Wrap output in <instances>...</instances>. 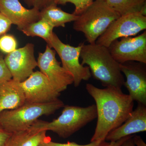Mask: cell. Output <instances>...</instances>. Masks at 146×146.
Wrapping results in <instances>:
<instances>
[{
	"instance_id": "cell-25",
	"label": "cell",
	"mask_w": 146,
	"mask_h": 146,
	"mask_svg": "<svg viewBox=\"0 0 146 146\" xmlns=\"http://www.w3.org/2000/svg\"><path fill=\"white\" fill-rule=\"evenodd\" d=\"M11 133L0 128V146H5Z\"/></svg>"
},
{
	"instance_id": "cell-15",
	"label": "cell",
	"mask_w": 146,
	"mask_h": 146,
	"mask_svg": "<svg viewBox=\"0 0 146 146\" xmlns=\"http://www.w3.org/2000/svg\"><path fill=\"white\" fill-rule=\"evenodd\" d=\"M25 103L20 82L11 79L0 83V113L4 110L16 109Z\"/></svg>"
},
{
	"instance_id": "cell-16",
	"label": "cell",
	"mask_w": 146,
	"mask_h": 146,
	"mask_svg": "<svg viewBox=\"0 0 146 146\" xmlns=\"http://www.w3.org/2000/svg\"><path fill=\"white\" fill-rule=\"evenodd\" d=\"M46 131L31 127L11 133L5 146H38L42 143L51 141Z\"/></svg>"
},
{
	"instance_id": "cell-12",
	"label": "cell",
	"mask_w": 146,
	"mask_h": 146,
	"mask_svg": "<svg viewBox=\"0 0 146 146\" xmlns=\"http://www.w3.org/2000/svg\"><path fill=\"white\" fill-rule=\"evenodd\" d=\"M121 72L126 80L123 86L133 101L146 105V64L128 61L119 64Z\"/></svg>"
},
{
	"instance_id": "cell-9",
	"label": "cell",
	"mask_w": 146,
	"mask_h": 146,
	"mask_svg": "<svg viewBox=\"0 0 146 146\" xmlns=\"http://www.w3.org/2000/svg\"><path fill=\"white\" fill-rule=\"evenodd\" d=\"M117 39L108 47L113 58L121 64L136 61L146 64V31L134 37Z\"/></svg>"
},
{
	"instance_id": "cell-29",
	"label": "cell",
	"mask_w": 146,
	"mask_h": 146,
	"mask_svg": "<svg viewBox=\"0 0 146 146\" xmlns=\"http://www.w3.org/2000/svg\"><path fill=\"white\" fill-rule=\"evenodd\" d=\"M57 0H42L40 10L53 3H55Z\"/></svg>"
},
{
	"instance_id": "cell-4",
	"label": "cell",
	"mask_w": 146,
	"mask_h": 146,
	"mask_svg": "<svg viewBox=\"0 0 146 146\" xmlns=\"http://www.w3.org/2000/svg\"><path fill=\"white\" fill-rule=\"evenodd\" d=\"M64 106L58 99L44 104L25 103L13 110H5L0 113V128L10 133L28 129L43 115L54 114Z\"/></svg>"
},
{
	"instance_id": "cell-2",
	"label": "cell",
	"mask_w": 146,
	"mask_h": 146,
	"mask_svg": "<svg viewBox=\"0 0 146 146\" xmlns=\"http://www.w3.org/2000/svg\"><path fill=\"white\" fill-rule=\"evenodd\" d=\"M81 64L89 67L91 76L104 87L121 89L125 78L119 63L113 58L108 48L96 43H83L80 52Z\"/></svg>"
},
{
	"instance_id": "cell-13",
	"label": "cell",
	"mask_w": 146,
	"mask_h": 146,
	"mask_svg": "<svg viewBox=\"0 0 146 146\" xmlns=\"http://www.w3.org/2000/svg\"><path fill=\"white\" fill-rule=\"evenodd\" d=\"M0 13L5 16L12 25L21 31L32 23L40 19V10L36 8L28 9L19 0H0Z\"/></svg>"
},
{
	"instance_id": "cell-26",
	"label": "cell",
	"mask_w": 146,
	"mask_h": 146,
	"mask_svg": "<svg viewBox=\"0 0 146 146\" xmlns=\"http://www.w3.org/2000/svg\"><path fill=\"white\" fill-rule=\"evenodd\" d=\"M25 3L29 6L32 7L33 8L38 9L39 10L41 7L42 0H23Z\"/></svg>"
},
{
	"instance_id": "cell-27",
	"label": "cell",
	"mask_w": 146,
	"mask_h": 146,
	"mask_svg": "<svg viewBox=\"0 0 146 146\" xmlns=\"http://www.w3.org/2000/svg\"><path fill=\"white\" fill-rule=\"evenodd\" d=\"M133 143L135 146H146V144L143 138L140 136H133Z\"/></svg>"
},
{
	"instance_id": "cell-6",
	"label": "cell",
	"mask_w": 146,
	"mask_h": 146,
	"mask_svg": "<svg viewBox=\"0 0 146 146\" xmlns=\"http://www.w3.org/2000/svg\"><path fill=\"white\" fill-rule=\"evenodd\" d=\"M46 43L59 56L62 67L72 76L75 87L79 86L82 81L90 79L92 76L89 67L80 62L83 43L76 47L64 44L54 32Z\"/></svg>"
},
{
	"instance_id": "cell-20",
	"label": "cell",
	"mask_w": 146,
	"mask_h": 146,
	"mask_svg": "<svg viewBox=\"0 0 146 146\" xmlns=\"http://www.w3.org/2000/svg\"><path fill=\"white\" fill-rule=\"evenodd\" d=\"M94 0H57L56 5L66 4L68 3L73 4L75 6L73 14L79 16L87 9L94 2Z\"/></svg>"
},
{
	"instance_id": "cell-30",
	"label": "cell",
	"mask_w": 146,
	"mask_h": 146,
	"mask_svg": "<svg viewBox=\"0 0 146 146\" xmlns=\"http://www.w3.org/2000/svg\"><path fill=\"white\" fill-rule=\"evenodd\" d=\"M133 136H131L130 138L126 140L125 142L120 146H135L133 143Z\"/></svg>"
},
{
	"instance_id": "cell-3",
	"label": "cell",
	"mask_w": 146,
	"mask_h": 146,
	"mask_svg": "<svg viewBox=\"0 0 146 146\" xmlns=\"http://www.w3.org/2000/svg\"><path fill=\"white\" fill-rule=\"evenodd\" d=\"M61 115L52 121L37 120L30 127L39 130L51 131L59 137L67 138L97 117L96 107L64 106Z\"/></svg>"
},
{
	"instance_id": "cell-23",
	"label": "cell",
	"mask_w": 146,
	"mask_h": 146,
	"mask_svg": "<svg viewBox=\"0 0 146 146\" xmlns=\"http://www.w3.org/2000/svg\"><path fill=\"white\" fill-rule=\"evenodd\" d=\"M11 79L12 76L6 65L3 56L0 54V83Z\"/></svg>"
},
{
	"instance_id": "cell-18",
	"label": "cell",
	"mask_w": 146,
	"mask_h": 146,
	"mask_svg": "<svg viewBox=\"0 0 146 146\" xmlns=\"http://www.w3.org/2000/svg\"><path fill=\"white\" fill-rule=\"evenodd\" d=\"M110 7L120 16L140 12L146 0H106Z\"/></svg>"
},
{
	"instance_id": "cell-31",
	"label": "cell",
	"mask_w": 146,
	"mask_h": 146,
	"mask_svg": "<svg viewBox=\"0 0 146 146\" xmlns=\"http://www.w3.org/2000/svg\"><path fill=\"white\" fill-rule=\"evenodd\" d=\"M139 12L143 16H146V3L143 6Z\"/></svg>"
},
{
	"instance_id": "cell-10",
	"label": "cell",
	"mask_w": 146,
	"mask_h": 146,
	"mask_svg": "<svg viewBox=\"0 0 146 146\" xmlns=\"http://www.w3.org/2000/svg\"><path fill=\"white\" fill-rule=\"evenodd\" d=\"M34 49L33 44L28 43L25 46L7 54L5 57V62L13 80L22 82L34 72L37 66Z\"/></svg>"
},
{
	"instance_id": "cell-22",
	"label": "cell",
	"mask_w": 146,
	"mask_h": 146,
	"mask_svg": "<svg viewBox=\"0 0 146 146\" xmlns=\"http://www.w3.org/2000/svg\"><path fill=\"white\" fill-rule=\"evenodd\" d=\"M109 143L106 141H95L91 142L87 145H80L74 142H68L66 143H60L52 142L51 140L47 143H44V144L46 146H107L109 145Z\"/></svg>"
},
{
	"instance_id": "cell-21",
	"label": "cell",
	"mask_w": 146,
	"mask_h": 146,
	"mask_svg": "<svg viewBox=\"0 0 146 146\" xmlns=\"http://www.w3.org/2000/svg\"><path fill=\"white\" fill-rule=\"evenodd\" d=\"M17 42L16 38L10 35H3L0 38V50L9 54L16 49Z\"/></svg>"
},
{
	"instance_id": "cell-24",
	"label": "cell",
	"mask_w": 146,
	"mask_h": 146,
	"mask_svg": "<svg viewBox=\"0 0 146 146\" xmlns=\"http://www.w3.org/2000/svg\"><path fill=\"white\" fill-rule=\"evenodd\" d=\"M11 23L5 16L0 13V36L8 31L11 27Z\"/></svg>"
},
{
	"instance_id": "cell-14",
	"label": "cell",
	"mask_w": 146,
	"mask_h": 146,
	"mask_svg": "<svg viewBox=\"0 0 146 146\" xmlns=\"http://www.w3.org/2000/svg\"><path fill=\"white\" fill-rule=\"evenodd\" d=\"M138 103L125 122L108 134L105 141L115 142L126 136L146 131V106Z\"/></svg>"
},
{
	"instance_id": "cell-19",
	"label": "cell",
	"mask_w": 146,
	"mask_h": 146,
	"mask_svg": "<svg viewBox=\"0 0 146 146\" xmlns=\"http://www.w3.org/2000/svg\"><path fill=\"white\" fill-rule=\"evenodd\" d=\"M54 28L46 21L39 19L27 26L21 31L27 36H39L47 42L53 33Z\"/></svg>"
},
{
	"instance_id": "cell-1",
	"label": "cell",
	"mask_w": 146,
	"mask_h": 146,
	"mask_svg": "<svg viewBox=\"0 0 146 146\" xmlns=\"http://www.w3.org/2000/svg\"><path fill=\"white\" fill-rule=\"evenodd\" d=\"M86 89L96 102L97 125L91 142L105 141L108 133L123 124L133 111L134 103L121 89L107 87L100 89L87 83Z\"/></svg>"
},
{
	"instance_id": "cell-8",
	"label": "cell",
	"mask_w": 146,
	"mask_h": 146,
	"mask_svg": "<svg viewBox=\"0 0 146 146\" xmlns=\"http://www.w3.org/2000/svg\"><path fill=\"white\" fill-rule=\"evenodd\" d=\"M55 51L48 45L43 53L39 52L37 67L44 75L54 89L61 93L74 83L72 76L65 70L56 58Z\"/></svg>"
},
{
	"instance_id": "cell-5",
	"label": "cell",
	"mask_w": 146,
	"mask_h": 146,
	"mask_svg": "<svg viewBox=\"0 0 146 146\" xmlns=\"http://www.w3.org/2000/svg\"><path fill=\"white\" fill-rule=\"evenodd\" d=\"M120 16L106 0H95L74 22L73 29L83 33L89 44H93Z\"/></svg>"
},
{
	"instance_id": "cell-28",
	"label": "cell",
	"mask_w": 146,
	"mask_h": 146,
	"mask_svg": "<svg viewBox=\"0 0 146 146\" xmlns=\"http://www.w3.org/2000/svg\"><path fill=\"white\" fill-rule=\"evenodd\" d=\"M131 136H126L125 137H124L121 139H120V140H118L115 142H110L109 143V145L107 146H120L124 142H125L126 140H127L129 138H130Z\"/></svg>"
},
{
	"instance_id": "cell-17",
	"label": "cell",
	"mask_w": 146,
	"mask_h": 146,
	"mask_svg": "<svg viewBox=\"0 0 146 146\" xmlns=\"http://www.w3.org/2000/svg\"><path fill=\"white\" fill-rule=\"evenodd\" d=\"M53 3L40 10V19L46 21L54 28L65 27V24L74 22L78 16L64 11Z\"/></svg>"
},
{
	"instance_id": "cell-7",
	"label": "cell",
	"mask_w": 146,
	"mask_h": 146,
	"mask_svg": "<svg viewBox=\"0 0 146 146\" xmlns=\"http://www.w3.org/2000/svg\"><path fill=\"white\" fill-rule=\"evenodd\" d=\"M146 29V16L140 12L120 16L98 37L96 44L108 48L115 40L135 36Z\"/></svg>"
},
{
	"instance_id": "cell-32",
	"label": "cell",
	"mask_w": 146,
	"mask_h": 146,
	"mask_svg": "<svg viewBox=\"0 0 146 146\" xmlns=\"http://www.w3.org/2000/svg\"><path fill=\"white\" fill-rule=\"evenodd\" d=\"M38 146H46V145H45L44 144V143H41L39 144V145Z\"/></svg>"
},
{
	"instance_id": "cell-11",
	"label": "cell",
	"mask_w": 146,
	"mask_h": 146,
	"mask_svg": "<svg viewBox=\"0 0 146 146\" xmlns=\"http://www.w3.org/2000/svg\"><path fill=\"white\" fill-rule=\"evenodd\" d=\"M20 84L25 94L26 103L51 102L58 99L60 95L40 71L33 72L25 81L20 82Z\"/></svg>"
}]
</instances>
